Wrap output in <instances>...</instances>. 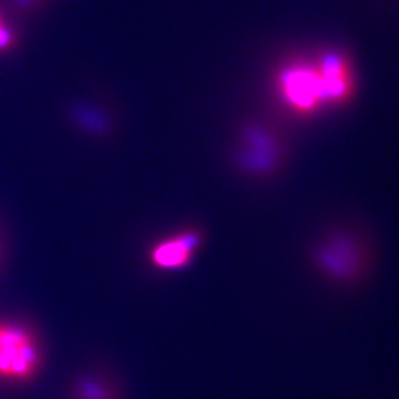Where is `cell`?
I'll return each mask as SVG.
<instances>
[{
  "mask_svg": "<svg viewBox=\"0 0 399 399\" xmlns=\"http://www.w3.org/2000/svg\"><path fill=\"white\" fill-rule=\"evenodd\" d=\"M277 89L282 101L302 114L345 105L355 92L351 59L339 51H328L311 61L290 62L278 73Z\"/></svg>",
  "mask_w": 399,
  "mask_h": 399,
  "instance_id": "6da1fadb",
  "label": "cell"
},
{
  "mask_svg": "<svg viewBox=\"0 0 399 399\" xmlns=\"http://www.w3.org/2000/svg\"><path fill=\"white\" fill-rule=\"evenodd\" d=\"M46 349L39 330L23 318H0V383L23 386L45 367Z\"/></svg>",
  "mask_w": 399,
  "mask_h": 399,
  "instance_id": "7a4b0ae2",
  "label": "cell"
},
{
  "mask_svg": "<svg viewBox=\"0 0 399 399\" xmlns=\"http://www.w3.org/2000/svg\"><path fill=\"white\" fill-rule=\"evenodd\" d=\"M312 263L327 281L351 287L364 279L370 268V255L364 243L349 232H335L315 245Z\"/></svg>",
  "mask_w": 399,
  "mask_h": 399,
  "instance_id": "3957f363",
  "label": "cell"
},
{
  "mask_svg": "<svg viewBox=\"0 0 399 399\" xmlns=\"http://www.w3.org/2000/svg\"><path fill=\"white\" fill-rule=\"evenodd\" d=\"M204 244L198 228H188L156 243L148 252V260L158 271H180L192 263Z\"/></svg>",
  "mask_w": 399,
  "mask_h": 399,
  "instance_id": "277c9868",
  "label": "cell"
},
{
  "mask_svg": "<svg viewBox=\"0 0 399 399\" xmlns=\"http://www.w3.org/2000/svg\"><path fill=\"white\" fill-rule=\"evenodd\" d=\"M71 399H122V396L110 376L99 371H88L74 378Z\"/></svg>",
  "mask_w": 399,
  "mask_h": 399,
  "instance_id": "5b68a950",
  "label": "cell"
},
{
  "mask_svg": "<svg viewBox=\"0 0 399 399\" xmlns=\"http://www.w3.org/2000/svg\"><path fill=\"white\" fill-rule=\"evenodd\" d=\"M71 122L91 135L110 137L114 130L112 115L103 108H96L92 104H77L70 108Z\"/></svg>",
  "mask_w": 399,
  "mask_h": 399,
  "instance_id": "8992f818",
  "label": "cell"
},
{
  "mask_svg": "<svg viewBox=\"0 0 399 399\" xmlns=\"http://www.w3.org/2000/svg\"><path fill=\"white\" fill-rule=\"evenodd\" d=\"M20 42L18 31L6 23V12L0 6V52H6Z\"/></svg>",
  "mask_w": 399,
  "mask_h": 399,
  "instance_id": "52a82bcc",
  "label": "cell"
},
{
  "mask_svg": "<svg viewBox=\"0 0 399 399\" xmlns=\"http://www.w3.org/2000/svg\"><path fill=\"white\" fill-rule=\"evenodd\" d=\"M9 4L12 9L21 15H30L45 5L42 0H9Z\"/></svg>",
  "mask_w": 399,
  "mask_h": 399,
  "instance_id": "ba28073f",
  "label": "cell"
},
{
  "mask_svg": "<svg viewBox=\"0 0 399 399\" xmlns=\"http://www.w3.org/2000/svg\"><path fill=\"white\" fill-rule=\"evenodd\" d=\"M5 259V244H4V238L0 236V268H2V263Z\"/></svg>",
  "mask_w": 399,
  "mask_h": 399,
  "instance_id": "9c48e42d",
  "label": "cell"
},
{
  "mask_svg": "<svg viewBox=\"0 0 399 399\" xmlns=\"http://www.w3.org/2000/svg\"><path fill=\"white\" fill-rule=\"evenodd\" d=\"M42 2H43V4H46V2H49V0H42Z\"/></svg>",
  "mask_w": 399,
  "mask_h": 399,
  "instance_id": "30bf717a",
  "label": "cell"
}]
</instances>
